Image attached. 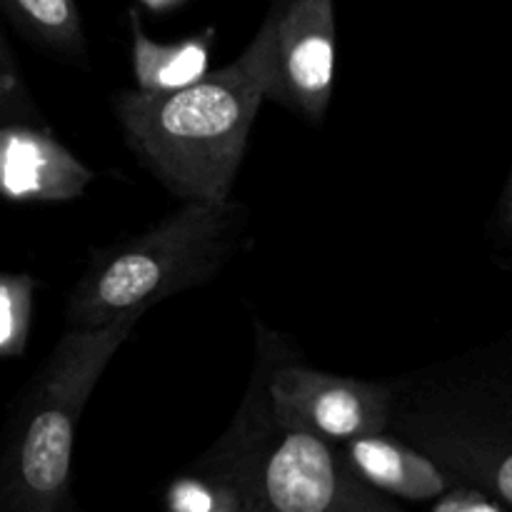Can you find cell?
I'll return each instance as SVG.
<instances>
[{"label": "cell", "instance_id": "cell-3", "mask_svg": "<svg viewBox=\"0 0 512 512\" xmlns=\"http://www.w3.org/2000/svg\"><path fill=\"white\" fill-rule=\"evenodd\" d=\"M248 210L235 200L183 203L145 233L90 258L70 293L68 323L100 328L213 280L248 240Z\"/></svg>", "mask_w": 512, "mask_h": 512}, {"label": "cell", "instance_id": "cell-17", "mask_svg": "<svg viewBox=\"0 0 512 512\" xmlns=\"http://www.w3.org/2000/svg\"><path fill=\"white\" fill-rule=\"evenodd\" d=\"M60 512H83V510H78V508H75V503H68V505H65V508L60 510Z\"/></svg>", "mask_w": 512, "mask_h": 512}, {"label": "cell", "instance_id": "cell-9", "mask_svg": "<svg viewBox=\"0 0 512 512\" xmlns=\"http://www.w3.org/2000/svg\"><path fill=\"white\" fill-rule=\"evenodd\" d=\"M343 450L375 490L398 503H438L458 485L438 460L390 430L350 440Z\"/></svg>", "mask_w": 512, "mask_h": 512}, {"label": "cell", "instance_id": "cell-10", "mask_svg": "<svg viewBox=\"0 0 512 512\" xmlns=\"http://www.w3.org/2000/svg\"><path fill=\"white\" fill-rule=\"evenodd\" d=\"M130 35H133V73L143 93H173L188 88L208 70L213 33L193 35L180 43H158L140 25L138 10H130Z\"/></svg>", "mask_w": 512, "mask_h": 512}, {"label": "cell", "instance_id": "cell-2", "mask_svg": "<svg viewBox=\"0 0 512 512\" xmlns=\"http://www.w3.org/2000/svg\"><path fill=\"white\" fill-rule=\"evenodd\" d=\"M393 388L390 433L512 508V335Z\"/></svg>", "mask_w": 512, "mask_h": 512}, {"label": "cell", "instance_id": "cell-11", "mask_svg": "<svg viewBox=\"0 0 512 512\" xmlns=\"http://www.w3.org/2000/svg\"><path fill=\"white\" fill-rule=\"evenodd\" d=\"M15 28L50 53L85 65V30L75 0H3Z\"/></svg>", "mask_w": 512, "mask_h": 512}, {"label": "cell", "instance_id": "cell-7", "mask_svg": "<svg viewBox=\"0 0 512 512\" xmlns=\"http://www.w3.org/2000/svg\"><path fill=\"white\" fill-rule=\"evenodd\" d=\"M335 78L333 0L278 5L268 98L308 120H323Z\"/></svg>", "mask_w": 512, "mask_h": 512}, {"label": "cell", "instance_id": "cell-13", "mask_svg": "<svg viewBox=\"0 0 512 512\" xmlns=\"http://www.w3.org/2000/svg\"><path fill=\"white\" fill-rule=\"evenodd\" d=\"M38 280L28 273H3L0 278V355L20 358L33 323V295Z\"/></svg>", "mask_w": 512, "mask_h": 512}, {"label": "cell", "instance_id": "cell-12", "mask_svg": "<svg viewBox=\"0 0 512 512\" xmlns=\"http://www.w3.org/2000/svg\"><path fill=\"white\" fill-rule=\"evenodd\" d=\"M168 512H258L263 508L253 503L238 485L220 475L195 465L193 473H185L170 483L165 495ZM265 512V510H263Z\"/></svg>", "mask_w": 512, "mask_h": 512}, {"label": "cell", "instance_id": "cell-4", "mask_svg": "<svg viewBox=\"0 0 512 512\" xmlns=\"http://www.w3.org/2000/svg\"><path fill=\"white\" fill-rule=\"evenodd\" d=\"M140 318L73 328L50 350L10 423L0 460V512H60L73 503L70 465L80 415Z\"/></svg>", "mask_w": 512, "mask_h": 512}, {"label": "cell", "instance_id": "cell-6", "mask_svg": "<svg viewBox=\"0 0 512 512\" xmlns=\"http://www.w3.org/2000/svg\"><path fill=\"white\" fill-rule=\"evenodd\" d=\"M270 408L283 428L305 430L345 445L365 435L388 433L395 388L345 378L300 363H280L265 373Z\"/></svg>", "mask_w": 512, "mask_h": 512}, {"label": "cell", "instance_id": "cell-8", "mask_svg": "<svg viewBox=\"0 0 512 512\" xmlns=\"http://www.w3.org/2000/svg\"><path fill=\"white\" fill-rule=\"evenodd\" d=\"M93 178L40 115L3 120L0 190L8 203H65L83 195Z\"/></svg>", "mask_w": 512, "mask_h": 512}, {"label": "cell", "instance_id": "cell-5", "mask_svg": "<svg viewBox=\"0 0 512 512\" xmlns=\"http://www.w3.org/2000/svg\"><path fill=\"white\" fill-rule=\"evenodd\" d=\"M265 373H255L233 425L198 468L238 485L265 512H405L353 468L343 445L283 428Z\"/></svg>", "mask_w": 512, "mask_h": 512}, {"label": "cell", "instance_id": "cell-14", "mask_svg": "<svg viewBox=\"0 0 512 512\" xmlns=\"http://www.w3.org/2000/svg\"><path fill=\"white\" fill-rule=\"evenodd\" d=\"M430 512H512V508L468 485H455L438 503H433Z\"/></svg>", "mask_w": 512, "mask_h": 512}, {"label": "cell", "instance_id": "cell-1", "mask_svg": "<svg viewBox=\"0 0 512 512\" xmlns=\"http://www.w3.org/2000/svg\"><path fill=\"white\" fill-rule=\"evenodd\" d=\"M275 25L278 5L233 63L188 88L115 95V113L133 153L183 203L230 200L250 128L268 98Z\"/></svg>", "mask_w": 512, "mask_h": 512}, {"label": "cell", "instance_id": "cell-15", "mask_svg": "<svg viewBox=\"0 0 512 512\" xmlns=\"http://www.w3.org/2000/svg\"><path fill=\"white\" fill-rule=\"evenodd\" d=\"M500 213H503V225L512 233V175H510V180H508V188H505L503 210H500Z\"/></svg>", "mask_w": 512, "mask_h": 512}, {"label": "cell", "instance_id": "cell-18", "mask_svg": "<svg viewBox=\"0 0 512 512\" xmlns=\"http://www.w3.org/2000/svg\"><path fill=\"white\" fill-rule=\"evenodd\" d=\"M258 512H263V510H258Z\"/></svg>", "mask_w": 512, "mask_h": 512}, {"label": "cell", "instance_id": "cell-16", "mask_svg": "<svg viewBox=\"0 0 512 512\" xmlns=\"http://www.w3.org/2000/svg\"><path fill=\"white\" fill-rule=\"evenodd\" d=\"M145 5H150V8L155 10H163V8H173V5L183 3V0H143Z\"/></svg>", "mask_w": 512, "mask_h": 512}]
</instances>
